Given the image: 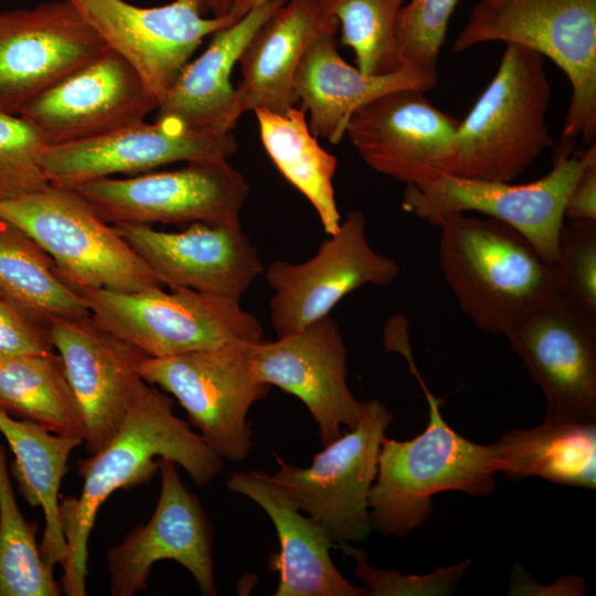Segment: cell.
Wrapping results in <instances>:
<instances>
[{"label":"cell","mask_w":596,"mask_h":596,"mask_svg":"<svg viewBox=\"0 0 596 596\" xmlns=\"http://www.w3.org/2000/svg\"><path fill=\"white\" fill-rule=\"evenodd\" d=\"M91 315L149 358L251 343L263 339L258 319L240 299L160 286L136 292H81Z\"/></svg>","instance_id":"obj_7"},{"label":"cell","mask_w":596,"mask_h":596,"mask_svg":"<svg viewBox=\"0 0 596 596\" xmlns=\"http://www.w3.org/2000/svg\"><path fill=\"white\" fill-rule=\"evenodd\" d=\"M334 20L318 0H287L258 28L238 58L242 81L235 93L240 116L258 108L285 113L295 106L299 61L313 36Z\"/></svg>","instance_id":"obj_26"},{"label":"cell","mask_w":596,"mask_h":596,"mask_svg":"<svg viewBox=\"0 0 596 596\" xmlns=\"http://www.w3.org/2000/svg\"><path fill=\"white\" fill-rule=\"evenodd\" d=\"M248 344L146 356L139 366L142 380L171 394L206 445L230 461L247 458L252 448L248 411L270 391L254 374Z\"/></svg>","instance_id":"obj_9"},{"label":"cell","mask_w":596,"mask_h":596,"mask_svg":"<svg viewBox=\"0 0 596 596\" xmlns=\"http://www.w3.org/2000/svg\"><path fill=\"white\" fill-rule=\"evenodd\" d=\"M594 157L595 143L553 157L549 173L524 184L438 174L423 183L406 185L402 207L432 225L448 213H480L514 228L545 263L553 265L558 258L566 200Z\"/></svg>","instance_id":"obj_8"},{"label":"cell","mask_w":596,"mask_h":596,"mask_svg":"<svg viewBox=\"0 0 596 596\" xmlns=\"http://www.w3.org/2000/svg\"><path fill=\"white\" fill-rule=\"evenodd\" d=\"M0 217L30 235L78 294L136 292L160 286L146 263L73 188H45L0 201Z\"/></svg>","instance_id":"obj_6"},{"label":"cell","mask_w":596,"mask_h":596,"mask_svg":"<svg viewBox=\"0 0 596 596\" xmlns=\"http://www.w3.org/2000/svg\"><path fill=\"white\" fill-rule=\"evenodd\" d=\"M497 470L509 478L596 488V423L547 422L513 429L493 443Z\"/></svg>","instance_id":"obj_28"},{"label":"cell","mask_w":596,"mask_h":596,"mask_svg":"<svg viewBox=\"0 0 596 596\" xmlns=\"http://www.w3.org/2000/svg\"><path fill=\"white\" fill-rule=\"evenodd\" d=\"M254 113L262 142L274 164L311 203L324 232L336 233L342 222L333 188L338 161L311 134L306 110L294 106L285 113L262 108Z\"/></svg>","instance_id":"obj_29"},{"label":"cell","mask_w":596,"mask_h":596,"mask_svg":"<svg viewBox=\"0 0 596 596\" xmlns=\"http://www.w3.org/2000/svg\"><path fill=\"white\" fill-rule=\"evenodd\" d=\"M209 11L213 17H225L228 14L232 0H205Z\"/></svg>","instance_id":"obj_42"},{"label":"cell","mask_w":596,"mask_h":596,"mask_svg":"<svg viewBox=\"0 0 596 596\" xmlns=\"http://www.w3.org/2000/svg\"><path fill=\"white\" fill-rule=\"evenodd\" d=\"M49 328L83 415L85 448L89 455L95 454L118 430L131 396L143 381L139 366L147 355L91 313L51 318Z\"/></svg>","instance_id":"obj_20"},{"label":"cell","mask_w":596,"mask_h":596,"mask_svg":"<svg viewBox=\"0 0 596 596\" xmlns=\"http://www.w3.org/2000/svg\"><path fill=\"white\" fill-rule=\"evenodd\" d=\"M323 12L336 19L341 43L353 50L356 68L382 76L404 66L396 21L407 0H318Z\"/></svg>","instance_id":"obj_33"},{"label":"cell","mask_w":596,"mask_h":596,"mask_svg":"<svg viewBox=\"0 0 596 596\" xmlns=\"http://www.w3.org/2000/svg\"><path fill=\"white\" fill-rule=\"evenodd\" d=\"M173 405L169 395L142 381L110 441L77 462L82 491L63 498L58 508L67 545L61 587L67 596L86 595L89 535L98 510L116 490L148 483L159 471L160 458L181 466L199 487L221 472L222 458L174 414Z\"/></svg>","instance_id":"obj_1"},{"label":"cell","mask_w":596,"mask_h":596,"mask_svg":"<svg viewBox=\"0 0 596 596\" xmlns=\"http://www.w3.org/2000/svg\"><path fill=\"white\" fill-rule=\"evenodd\" d=\"M268 0H232V6L228 14L235 20L238 21L242 19L249 10L255 7L266 2Z\"/></svg>","instance_id":"obj_41"},{"label":"cell","mask_w":596,"mask_h":596,"mask_svg":"<svg viewBox=\"0 0 596 596\" xmlns=\"http://www.w3.org/2000/svg\"><path fill=\"white\" fill-rule=\"evenodd\" d=\"M438 260L460 310L479 329L504 336L557 296L554 264L519 232L494 219L448 213L438 219Z\"/></svg>","instance_id":"obj_2"},{"label":"cell","mask_w":596,"mask_h":596,"mask_svg":"<svg viewBox=\"0 0 596 596\" xmlns=\"http://www.w3.org/2000/svg\"><path fill=\"white\" fill-rule=\"evenodd\" d=\"M334 20L322 28L306 47L294 79L301 107L309 111V129L330 143H339L353 113L372 99L394 89L430 91L437 72L404 65L398 71L371 76L348 64L338 53Z\"/></svg>","instance_id":"obj_24"},{"label":"cell","mask_w":596,"mask_h":596,"mask_svg":"<svg viewBox=\"0 0 596 596\" xmlns=\"http://www.w3.org/2000/svg\"><path fill=\"white\" fill-rule=\"evenodd\" d=\"M256 377L299 398L318 425L323 446L353 429L364 402L347 383V349L342 333L329 315L275 341L248 344Z\"/></svg>","instance_id":"obj_18"},{"label":"cell","mask_w":596,"mask_h":596,"mask_svg":"<svg viewBox=\"0 0 596 596\" xmlns=\"http://www.w3.org/2000/svg\"><path fill=\"white\" fill-rule=\"evenodd\" d=\"M354 560L353 572L371 596H435L451 594L471 560L436 568L428 574H403L397 570H381L369 565L366 553L352 543L342 542L336 546Z\"/></svg>","instance_id":"obj_37"},{"label":"cell","mask_w":596,"mask_h":596,"mask_svg":"<svg viewBox=\"0 0 596 596\" xmlns=\"http://www.w3.org/2000/svg\"><path fill=\"white\" fill-rule=\"evenodd\" d=\"M398 273L395 260L369 244L364 215L350 211L315 256L268 266L265 277L274 289L270 323L278 337L292 333L328 316L349 292L366 284L389 285Z\"/></svg>","instance_id":"obj_12"},{"label":"cell","mask_w":596,"mask_h":596,"mask_svg":"<svg viewBox=\"0 0 596 596\" xmlns=\"http://www.w3.org/2000/svg\"><path fill=\"white\" fill-rule=\"evenodd\" d=\"M393 416L377 400L364 402L353 429L323 446L309 467H296L275 454L279 465L272 478L298 508L320 524L334 549L342 542L361 543L373 528L369 494L377 457Z\"/></svg>","instance_id":"obj_10"},{"label":"cell","mask_w":596,"mask_h":596,"mask_svg":"<svg viewBox=\"0 0 596 596\" xmlns=\"http://www.w3.org/2000/svg\"><path fill=\"white\" fill-rule=\"evenodd\" d=\"M54 351L49 324L31 316L0 289V355Z\"/></svg>","instance_id":"obj_38"},{"label":"cell","mask_w":596,"mask_h":596,"mask_svg":"<svg viewBox=\"0 0 596 596\" xmlns=\"http://www.w3.org/2000/svg\"><path fill=\"white\" fill-rule=\"evenodd\" d=\"M66 1L137 71L158 104L203 39L237 22L230 14L204 17L205 0H173L150 8L125 0Z\"/></svg>","instance_id":"obj_13"},{"label":"cell","mask_w":596,"mask_h":596,"mask_svg":"<svg viewBox=\"0 0 596 596\" xmlns=\"http://www.w3.org/2000/svg\"><path fill=\"white\" fill-rule=\"evenodd\" d=\"M585 583L578 575H563L544 585L535 582L522 566L515 565L511 573L510 596H582Z\"/></svg>","instance_id":"obj_39"},{"label":"cell","mask_w":596,"mask_h":596,"mask_svg":"<svg viewBox=\"0 0 596 596\" xmlns=\"http://www.w3.org/2000/svg\"><path fill=\"white\" fill-rule=\"evenodd\" d=\"M107 44L66 0L0 13V110L19 115Z\"/></svg>","instance_id":"obj_14"},{"label":"cell","mask_w":596,"mask_h":596,"mask_svg":"<svg viewBox=\"0 0 596 596\" xmlns=\"http://www.w3.org/2000/svg\"><path fill=\"white\" fill-rule=\"evenodd\" d=\"M43 147L28 120L0 110V201L39 191L50 183L39 161Z\"/></svg>","instance_id":"obj_35"},{"label":"cell","mask_w":596,"mask_h":596,"mask_svg":"<svg viewBox=\"0 0 596 596\" xmlns=\"http://www.w3.org/2000/svg\"><path fill=\"white\" fill-rule=\"evenodd\" d=\"M424 91L387 92L356 109L345 134L374 171L406 185L433 178V167L459 120L435 107Z\"/></svg>","instance_id":"obj_22"},{"label":"cell","mask_w":596,"mask_h":596,"mask_svg":"<svg viewBox=\"0 0 596 596\" xmlns=\"http://www.w3.org/2000/svg\"><path fill=\"white\" fill-rule=\"evenodd\" d=\"M557 296L596 318V221L567 220L554 264Z\"/></svg>","instance_id":"obj_34"},{"label":"cell","mask_w":596,"mask_h":596,"mask_svg":"<svg viewBox=\"0 0 596 596\" xmlns=\"http://www.w3.org/2000/svg\"><path fill=\"white\" fill-rule=\"evenodd\" d=\"M137 71L107 47L21 111L44 146L93 139L132 126L158 108Z\"/></svg>","instance_id":"obj_17"},{"label":"cell","mask_w":596,"mask_h":596,"mask_svg":"<svg viewBox=\"0 0 596 596\" xmlns=\"http://www.w3.org/2000/svg\"><path fill=\"white\" fill-rule=\"evenodd\" d=\"M564 217L596 221V157L587 162L575 181L565 203Z\"/></svg>","instance_id":"obj_40"},{"label":"cell","mask_w":596,"mask_h":596,"mask_svg":"<svg viewBox=\"0 0 596 596\" xmlns=\"http://www.w3.org/2000/svg\"><path fill=\"white\" fill-rule=\"evenodd\" d=\"M230 491L257 503L275 525L280 550L269 557V571L278 573L274 596H364V587L351 584L336 567L326 531L305 515L288 493L265 471H233Z\"/></svg>","instance_id":"obj_23"},{"label":"cell","mask_w":596,"mask_h":596,"mask_svg":"<svg viewBox=\"0 0 596 596\" xmlns=\"http://www.w3.org/2000/svg\"><path fill=\"white\" fill-rule=\"evenodd\" d=\"M287 0H268L212 34L205 51L188 62L159 104L156 119L188 129L230 132L241 117L231 83L234 64L258 28Z\"/></svg>","instance_id":"obj_25"},{"label":"cell","mask_w":596,"mask_h":596,"mask_svg":"<svg viewBox=\"0 0 596 596\" xmlns=\"http://www.w3.org/2000/svg\"><path fill=\"white\" fill-rule=\"evenodd\" d=\"M551 95L544 57L505 44L493 78L436 159L433 178L512 181L524 173L553 146L546 124Z\"/></svg>","instance_id":"obj_3"},{"label":"cell","mask_w":596,"mask_h":596,"mask_svg":"<svg viewBox=\"0 0 596 596\" xmlns=\"http://www.w3.org/2000/svg\"><path fill=\"white\" fill-rule=\"evenodd\" d=\"M75 189L110 225H232L248 195L244 177L227 160L190 162L127 179L102 178Z\"/></svg>","instance_id":"obj_11"},{"label":"cell","mask_w":596,"mask_h":596,"mask_svg":"<svg viewBox=\"0 0 596 596\" xmlns=\"http://www.w3.org/2000/svg\"><path fill=\"white\" fill-rule=\"evenodd\" d=\"M36 522L19 509L0 444V596H58L61 583L42 558Z\"/></svg>","instance_id":"obj_32"},{"label":"cell","mask_w":596,"mask_h":596,"mask_svg":"<svg viewBox=\"0 0 596 596\" xmlns=\"http://www.w3.org/2000/svg\"><path fill=\"white\" fill-rule=\"evenodd\" d=\"M236 149L231 132L193 130L169 119H156L153 124L141 121L93 139L44 146L39 161L50 182L74 188L179 161L227 160Z\"/></svg>","instance_id":"obj_19"},{"label":"cell","mask_w":596,"mask_h":596,"mask_svg":"<svg viewBox=\"0 0 596 596\" xmlns=\"http://www.w3.org/2000/svg\"><path fill=\"white\" fill-rule=\"evenodd\" d=\"M175 465L168 458L159 459L161 488L151 518L106 553L111 596H132L147 589L151 567L161 560L185 567L202 595L217 594L211 522Z\"/></svg>","instance_id":"obj_16"},{"label":"cell","mask_w":596,"mask_h":596,"mask_svg":"<svg viewBox=\"0 0 596 596\" xmlns=\"http://www.w3.org/2000/svg\"><path fill=\"white\" fill-rule=\"evenodd\" d=\"M503 42L550 58L572 94L555 153H571L596 138V0H479L453 43L461 53Z\"/></svg>","instance_id":"obj_5"},{"label":"cell","mask_w":596,"mask_h":596,"mask_svg":"<svg viewBox=\"0 0 596 596\" xmlns=\"http://www.w3.org/2000/svg\"><path fill=\"white\" fill-rule=\"evenodd\" d=\"M459 0H407L396 21L404 65L437 72L449 20Z\"/></svg>","instance_id":"obj_36"},{"label":"cell","mask_w":596,"mask_h":596,"mask_svg":"<svg viewBox=\"0 0 596 596\" xmlns=\"http://www.w3.org/2000/svg\"><path fill=\"white\" fill-rule=\"evenodd\" d=\"M0 409L58 435L85 439L78 402L57 352L0 355Z\"/></svg>","instance_id":"obj_30"},{"label":"cell","mask_w":596,"mask_h":596,"mask_svg":"<svg viewBox=\"0 0 596 596\" xmlns=\"http://www.w3.org/2000/svg\"><path fill=\"white\" fill-rule=\"evenodd\" d=\"M0 289L38 320L79 318L86 301L60 276L52 257L24 231L0 217Z\"/></svg>","instance_id":"obj_31"},{"label":"cell","mask_w":596,"mask_h":596,"mask_svg":"<svg viewBox=\"0 0 596 596\" xmlns=\"http://www.w3.org/2000/svg\"><path fill=\"white\" fill-rule=\"evenodd\" d=\"M0 433L14 455L10 471L21 496L44 514L45 528L39 543L42 558L51 568L63 566L67 545L60 522V488L70 455L83 439L51 433L1 409Z\"/></svg>","instance_id":"obj_27"},{"label":"cell","mask_w":596,"mask_h":596,"mask_svg":"<svg viewBox=\"0 0 596 596\" xmlns=\"http://www.w3.org/2000/svg\"><path fill=\"white\" fill-rule=\"evenodd\" d=\"M505 337L544 393V421L596 423V318L556 296Z\"/></svg>","instance_id":"obj_15"},{"label":"cell","mask_w":596,"mask_h":596,"mask_svg":"<svg viewBox=\"0 0 596 596\" xmlns=\"http://www.w3.org/2000/svg\"><path fill=\"white\" fill-rule=\"evenodd\" d=\"M114 227L159 284L170 289L189 288L240 299L263 272L258 252L240 223L198 222L180 232L136 224Z\"/></svg>","instance_id":"obj_21"},{"label":"cell","mask_w":596,"mask_h":596,"mask_svg":"<svg viewBox=\"0 0 596 596\" xmlns=\"http://www.w3.org/2000/svg\"><path fill=\"white\" fill-rule=\"evenodd\" d=\"M429 408L426 428L408 440L382 439L375 480L369 494L373 530L403 538L432 513V499L443 491L487 496L497 486L493 443H473L451 428L441 400L423 390Z\"/></svg>","instance_id":"obj_4"}]
</instances>
